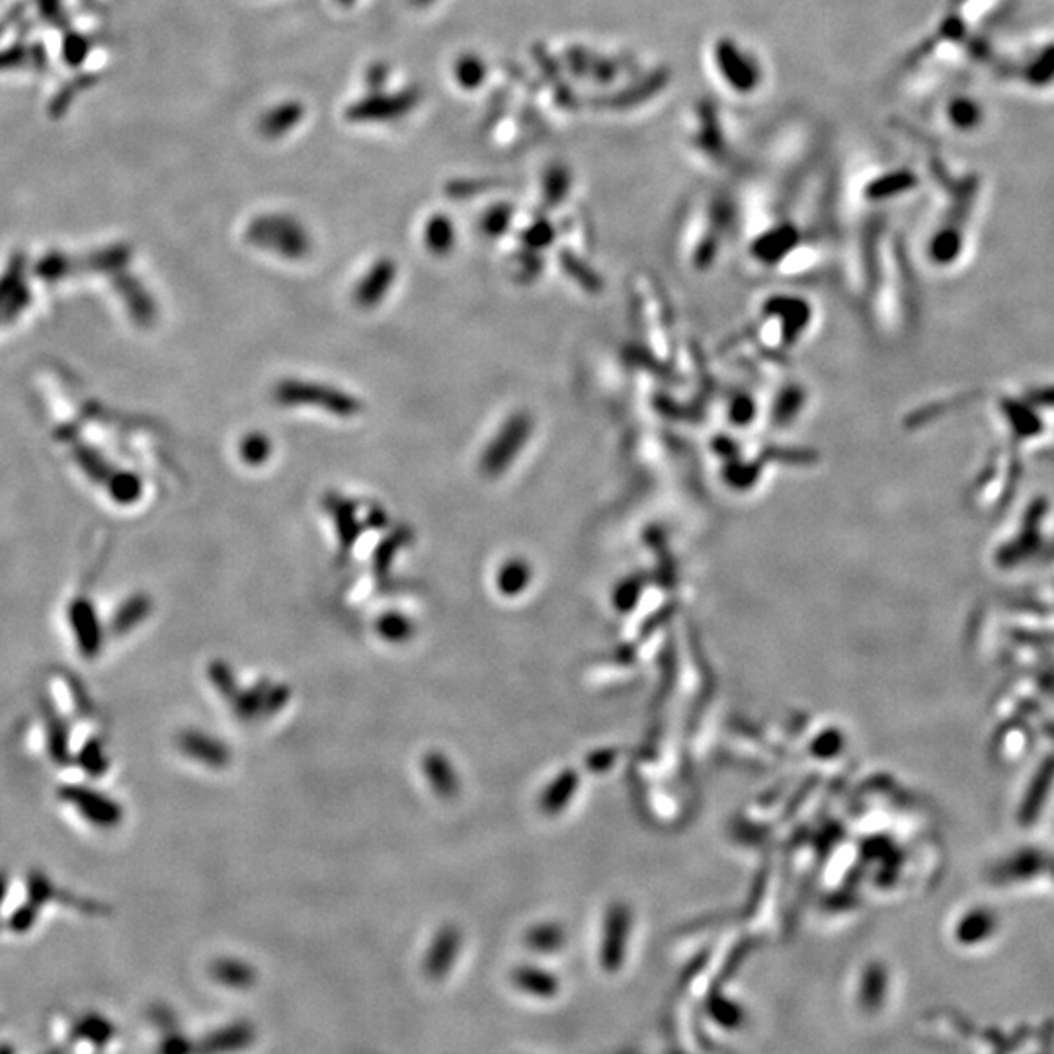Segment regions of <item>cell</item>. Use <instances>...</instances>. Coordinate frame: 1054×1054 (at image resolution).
<instances>
[{
	"mask_svg": "<svg viewBox=\"0 0 1054 1054\" xmlns=\"http://www.w3.org/2000/svg\"><path fill=\"white\" fill-rule=\"evenodd\" d=\"M244 239L254 248L289 262L305 260L313 252V239L305 223L282 211L256 215L248 223Z\"/></svg>",
	"mask_w": 1054,
	"mask_h": 1054,
	"instance_id": "1",
	"label": "cell"
},
{
	"mask_svg": "<svg viewBox=\"0 0 1054 1054\" xmlns=\"http://www.w3.org/2000/svg\"><path fill=\"white\" fill-rule=\"evenodd\" d=\"M274 401L284 408H317L336 418H354L364 412L362 399L330 383L287 377L274 385Z\"/></svg>",
	"mask_w": 1054,
	"mask_h": 1054,
	"instance_id": "2",
	"label": "cell"
},
{
	"mask_svg": "<svg viewBox=\"0 0 1054 1054\" xmlns=\"http://www.w3.org/2000/svg\"><path fill=\"white\" fill-rule=\"evenodd\" d=\"M533 434V418L526 410L512 412L496 430L479 457V471L485 479H500L520 457Z\"/></svg>",
	"mask_w": 1054,
	"mask_h": 1054,
	"instance_id": "3",
	"label": "cell"
},
{
	"mask_svg": "<svg viewBox=\"0 0 1054 1054\" xmlns=\"http://www.w3.org/2000/svg\"><path fill=\"white\" fill-rule=\"evenodd\" d=\"M291 699V690L285 684L272 680H260L252 688H243L227 703L231 711L243 723H254L272 719L282 713Z\"/></svg>",
	"mask_w": 1054,
	"mask_h": 1054,
	"instance_id": "4",
	"label": "cell"
},
{
	"mask_svg": "<svg viewBox=\"0 0 1054 1054\" xmlns=\"http://www.w3.org/2000/svg\"><path fill=\"white\" fill-rule=\"evenodd\" d=\"M397 278H399L397 262L389 256L377 258L352 289L354 305L364 311H371L379 307L387 299L391 289L395 287Z\"/></svg>",
	"mask_w": 1054,
	"mask_h": 1054,
	"instance_id": "5",
	"label": "cell"
},
{
	"mask_svg": "<svg viewBox=\"0 0 1054 1054\" xmlns=\"http://www.w3.org/2000/svg\"><path fill=\"white\" fill-rule=\"evenodd\" d=\"M418 102L420 92L416 88L401 90L391 96L373 94L362 102H356L346 116L352 122H387L405 116L412 108H416Z\"/></svg>",
	"mask_w": 1054,
	"mask_h": 1054,
	"instance_id": "6",
	"label": "cell"
},
{
	"mask_svg": "<svg viewBox=\"0 0 1054 1054\" xmlns=\"http://www.w3.org/2000/svg\"><path fill=\"white\" fill-rule=\"evenodd\" d=\"M176 746L186 758L203 764L209 770H227L233 762L231 748L221 738H215L203 730H180L176 736Z\"/></svg>",
	"mask_w": 1054,
	"mask_h": 1054,
	"instance_id": "7",
	"label": "cell"
},
{
	"mask_svg": "<svg viewBox=\"0 0 1054 1054\" xmlns=\"http://www.w3.org/2000/svg\"><path fill=\"white\" fill-rule=\"evenodd\" d=\"M715 61H717V69H721V75L725 77L723 81L729 84L730 88H736V90H742V92H748V90H754L758 84H760V75H758V67L754 65L752 57H748L746 53L740 51V47L732 41H717L715 45Z\"/></svg>",
	"mask_w": 1054,
	"mask_h": 1054,
	"instance_id": "8",
	"label": "cell"
},
{
	"mask_svg": "<svg viewBox=\"0 0 1054 1054\" xmlns=\"http://www.w3.org/2000/svg\"><path fill=\"white\" fill-rule=\"evenodd\" d=\"M323 508L326 514H330L336 539L340 543L342 553H350L356 545V541L362 535V522L358 518V506L340 492H326L323 496Z\"/></svg>",
	"mask_w": 1054,
	"mask_h": 1054,
	"instance_id": "9",
	"label": "cell"
},
{
	"mask_svg": "<svg viewBox=\"0 0 1054 1054\" xmlns=\"http://www.w3.org/2000/svg\"><path fill=\"white\" fill-rule=\"evenodd\" d=\"M463 947V933L457 926L440 928L424 959V974L432 980H442L453 971Z\"/></svg>",
	"mask_w": 1054,
	"mask_h": 1054,
	"instance_id": "10",
	"label": "cell"
},
{
	"mask_svg": "<svg viewBox=\"0 0 1054 1054\" xmlns=\"http://www.w3.org/2000/svg\"><path fill=\"white\" fill-rule=\"evenodd\" d=\"M422 771L426 775V781L430 789L442 799V801H453L461 793V777L455 764L447 758L444 752L432 750L422 760Z\"/></svg>",
	"mask_w": 1054,
	"mask_h": 1054,
	"instance_id": "11",
	"label": "cell"
},
{
	"mask_svg": "<svg viewBox=\"0 0 1054 1054\" xmlns=\"http://www.w3.org/2000/svg\"><path fill=\"white\" fill-rule=\"evenodd\" d=\"M254 1041H256L254 1025L248 1021H237L209 1035L205 1043V1051L207 1054L243 1053Z\"/></svg>",
	"mask_w": 1054,
	"mask_h": 1054,
	"instance_id": "12",
	"label": "cell"
},
{
	"mask_svg": "<svg viewBox=\"0 0 1054 1054\" xmlns=\"http://www.w3.org/2000/svg\"><path fill=\"white\" fill-rule=\"evenodd\" d=\"M209 974L221 986L231 988V990H239V992L241 990H250L256 984V980H258L256 969L250 963H246L243 959H237V957L215 959L209 965Z\"/></svg>",
	"mask_w": 1054,
	"mask_h": 1054,
	"instance_id": "13",
	"label": "cell"
},
{
	"mask_svg": "<svg viewBox=\"0 0 1054 1054\" xmlns=\"http://www.w3.org/2000/svg\"><path fill=\"white\" fill-rule=\"evenodd\" d=\"M457 243V229L446 213H434L424 225V246L432 256L446 258Z\"/></svg>",
	"mask_w": 1054,
	"mask_h": 1054,
	"instance_id": "14",
	"label": "cell"
},
{
	"mask_svg": "<svg viewBox=\"0 0 1054 1054\" xmlns=\"http://www.w3.org/2000/svg\"><path fill=\"white\" fill-rule=\"evenodd\" d=\"M531 576H533V570L529 567L526 559L512 557V559H506L498 567L494 582H496V588H498V592L502 596L516 598L531 584Z\"/></svg>",
	"mask_w": 1054,
	"mask_h": 1054,
	"instance_id": "15",
	"label": "cell"
},
{
	"mask_svg": "<svg viewBox=\"0 0 1054 1054\" xmlns=\"http://www.w3.org/2000/svg\"><path fill=\"white\" fill-rule=\"evenodd\" d=\"M305 110L301 104L297 102H287L282 106H276L274 110H270L268 114L262 116V120L258 123V129L264 137L268 139H276L280 135H285L287 131H291L297 123L301 122Z\"/></svg>",
	"mask_w": 1054,
	"mask_h": 1054,
	"instance_id": "16",
	"label": "cell"
},
{
	"mask_svg": "<svg viewBox=\"0 0 1054 1054\" xmlns=\"http://www.w3.org/2000/svg\"><path fill=\"white\" fill-rule=\"evenodd\" d=\"M512 982L522 992L531 994V996H539V998H549V996H553L557 992L555 976L551 973H545V971H541L537 967H531V965L518 967L512 973Z\"/></svg>",
	"mask_w": 1054,
	"mask_h": 1054,
	"instance_id": "17",
	"label": "cell"
},
{
	"mask_svg": "<svg viewBox=\"0 0 1054 1054\" xmlns=\"http://www.w3.org/2000/svg\"><path fill=\"white\" fill-rule=\"evenodd\" d=\"M375 629H377V635L391 643V645H403L406 641L412 639V635L416 633V625L414 621L401 613V611H387L383 613L377 623H375Z\"/></svg>",
	"mask_w": 1054,
	"mask_h": 1054,
	"instance_id": "18",
	"label": "cell"
},
{
	"mask_svg": "<svg viewBox=\"0 0 1054 1054\" xmlns=\"http://www.w3.org/2000/svg\"><path fill=\"white\" fill-rule=\"evenodd\" d=\"M410 539H412V533L406 527H399L389 537H385L379 543V547L375 549V553H373V570L379 576H385L389 572V568L393 567V563H395L397 555L401 553V549L408 545Z\"/></svg>",
	"mask_w": 1054,
	"mask_h": 1054,
	"instance_id": "19",
	"label": "cell"
},
{
	"mask_svg": "<svg viewBox=\"0 0 1054 1054\" xmlns=\"http://www.w3.org/2000/svg\"><path fill=\"white\" fill-rule=\"evenodd\" d=\"M239 455L248 467H262L266 465L274 455V442L268 434L260 430H252L244 434L239 444Z\"/></svg>",
	"mask_w": 1054,
	"mask_h": 1054,
	"instance_id": "20",
	"label": "cell"
},
{
	"mask_svg": "<svg viewBox=\"0 0 1054 1054\" xmlns=\"http://www.w3.org/2000/svg\"><path fill=\"white\" fill-rule=\"evenodd\" d=\"M574 787H576V777L565 771L561 773L541 795V811L545 814H555V812L561 811L568 803V799L572 797L574 793Z\"/></svg>",
	"mask_w": 1054,
	"mask_h": 1054,
	"instance_id": "21",
	"label": "cell"
},
{
	"mask_svg": "<svg viewBox=\"0 0 1054 1054\" xmlns=\"http://www.w3.org/2000/svg\"><path fill=\"white\" fill-rule=\"evenodd\" d=\"M207 674H209V680L213 684V688L217 690V693L229 703L235 693L241 690V684L233 672V668L225 662V660H213L207 668Z\"/></svg>",
	"mask_w": 1054,
	"mask_h": 1054,
	"instance_id": "22",
	"label": "cell"
},
{
	"mask_svg": "<svg viewBox=\"0 0 1054 1054\" xmlns=\"http://www.w3.org/2000/svg\"><path fill=\"white\" fill-rule=\"evenodd\" d=\"M514 207L510 203H498L487 209V213L481 219V231L488 239H500L512 225Z\"/></svg>",
	"mask_w": 1054,
	"mask_h": 1054,
	"instance_id": "23",
	"label": "cell"
},
{
	"mask_svg": "<svg viewBox=\"0 0 1054 1054\" xmlns=\"http://www.w3.org/2000/svg\"><path fill=\"white\" fill-rule=\"evenodd\" d=\"M526 945L539 953H551L563 945V932L555 924H541L526 933Z\"/></svg>",
	"mask_w": 1054,
	"mask_h": 1054,
	"instance_id": "24",
	"label": "cell"
},
{
	"mask_svg": "<svg viewBox=\"0 0 1054 1054\" xmlns=\"http://www.w3.org/2000/svg\"><path fill=\"white\" fill-rule=\"evenodd\" d=\"M455 77L465 88H477L487 77V65L477 55H463L455 65Z\"/></svg>",
	"mask_w": 1054,
	"mask_h": 1054,
	"instance_id": "25",
	"label": "cell"
},
{
	"mask_svg": "<svg viewBox=\"0 0 1054 1054\" xmlns=\"http://www.w3.org/2000/svg\"><path fill=\"white\" fill-rule=\"evenodd\" d=\"M568 172L567 168L563 166H553L547 170L545 174V182H543V194H545V200L555 205L557 202H561L568 192Z\"/></svg>",
	"mask_w": 1054,
	"mask_h": 1054,
	"instance_id": "26",
	"label": "cell"
},
{
	"mask_svg": "<svg viewBox=\"0 0 1054 1054\" xmlns=\"http://www.w3.org/2000/svg\"><path fill=\"white\" fill-rule=\"evenodd\" d=\"M553 241V229L547 221H537L533 223L531 227H527L522 235V243L526 244L527 248L535 250V248H541L545 244H549Z\"/></svg>",
	"mask_w": 1054,
	"mask_h": 1054,
	"instance_id": "27",
	"label": "cell"
},
{
	"mask_svg": "<svg viewBox=\"0 0 1054 1054\" xmlns=\"http://www.w3.org/2000/svg\"><path fill=\"white\" fill-rule=\"evenodd\" d=\"M387 73H389L387 65H381V63H377V65H373V67H371V71L367 73V82H369L371 86H375V88H381V86L385 84V77H387Z\"/></svg>",
	"mask_w": 1054,
	"mask_h": 1054,
	"instance_id": "28",
	"label": "cell"
},
{
	"mask_svg": "<svg viewBox=\"0 0 1054 1054\" xmlns=\"http://www.w3.org/2000/svg\"><path fill=\"white\" fill-rule=\"evenodd\" d=\"M367 524L371 527H375V529L385 527L387 526V514H385L379 506H373V508L369 510V514H367Z\"/></svg>",
	"mask_w": 1054,
	"mask_h": 1054,
	"instance_id": "29",
	"label": "cell"
},
{
	"mask_svg": "<svg viewBox=\"0 0 1054 1054\" xmlns=\"http://www.w3.org/2000/svg\"><path fill=\"white\" fill-rule=\"evenodd\" d=\"M412 2H414L416 6H426V4H430L432 0H412Z\"/></svg>",
	"mask_w": 1054,
	"mask_h": 1054,
	"instance_id": "30",
	"label": "cell"
},
{
	"mask_svg": "<svg viewBox=\"0 0 1054 1054\" xmlns=\"http://www.w3.org/2000/svg\"><path fill=\"white\" fill-rule=\"evenodd\" d=\"M354 0H338V4H344V6H350Z\"/></svg>",
	"mask_w": 1054,
	"mask_h": 1054,
	"instance_id": "31",
	"label": "cell"
}]
</instances>
